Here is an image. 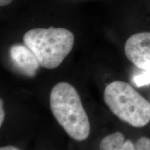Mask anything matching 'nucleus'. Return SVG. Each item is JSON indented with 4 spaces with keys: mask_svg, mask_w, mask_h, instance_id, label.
Returning <instances> with one entry per match:
<instances>
[{
    "mask_svg": "<svg viewBox=\"0 0 150 150\" xmlns=\"http://www.w3.org/2000/svg\"><path fill=\"white\" fill-rule=\"evenodd\" d=\"M50 108L56 121L76 141H83L91 133V124L77 91L70 83L60 82L52 88Z\"/></svg>",
    "mask_w": 150,
    "mask_h": 150,
    "instance_id": "nucleus-1",
    "label": "nucleus"
},
{
    "mask_svg": "<svg viewBox=\"0 0 150 150\" xmlns=\"http://www.w3.org/2000/svg\"><path fill=\"white\" fill-rule=\"evenodd\" d=\"M24 43L46 69H55L72 51L74 36L64 28H35L24 33Z\"/></svg>",
    "mask_w": 150,
    "mask_h": 150,
    "instance_id": "nucleus-2",
    "label": "nucleus"
},
{
    "mask_svg": "<svg viewBox=\"0 0 150 150\" xmlns=\"http://www.w3.org/2000/svg\"><path fill=\"white\" fill-rule=\"evenodd\" d=\"M106 104L120 120L134 127H142L150 122V103L130 84L114 81L104 92Z\"/></svg>",
    "mask_w": 150,
    "mask_h": 150,
    "instance_id": "nucleus-3",
    "label": "nucleus"
},
{
    "mask_svg": "<svg viewBox=\"0 0 150 150\" xmlns=\"http://www.w3.org/2000/svg\"><path fill=\"white\" fill-rule=\"evenodd\" d=\"M125 54L140 70L150 71V32L135 33L125 45Z\"/></svg>",
    "mask_w": 150,
    "mask_h": 150,
    "instance_id": "nucleus-4",
    "label": "nucleus"
},
{
    "mask_svg": "<svg viewBox=\"0 0 150 150\" xmlns=\"http://www.w3.org/2000/svg\"><path fill=\"white\" fill-rule=\"evenodd\" d=\"M9 56L17 70L29 77L35 76L41 66L36 56L25 44H15L11 46Z\"/></svg>",
    "mask_w": 150,
    "mask_h": 150,
    "instance_id": "nucleus-5",
    "label": "nucleus"
},
{
    "mask_svg": "<svg viewBox=\"0 0 150 150\" xmlns=\"http://www.w3.org/2000/svg\"><path fill=\"white\" fill-rule=\"evenodd\" d=\"M99 150H136V148L131 140H125L123 134L115 132L101 140Z\"/></svg>",
    "mask_w": 150,
    "mask_h": 150,
    "instance_id": "nucleus-6",
    "label": "nucleus"
},
{
    "mask_svg": "<svg viewBox=\"0 0 150 150\" xmlns=\"http://www.w3.org/2000/svg\"><path fill=\"white\" fill-rule=\"evenodd\" d=\"M133 81L138 87L149 85L150 84V71L142 70L141 72L135 75Z\"/></svg>",
    "mask_w": 150,
    "mask_h": 150,
    "instance_id": "nucleus-7",
    "label": "nucleus"
},
{
    "mask_svg": "<svg viewBox=\"0 0 150 150\" xmlns=\"http://www.w3.org/2000/svg\"><path fill=\"white\" fill-rule=\"evenodd\" d=\"M136 150H150V138L146 136H142L136 140Z\"/></svg>",
    "mask_w": 150,
    "mask_h": 150,
    "instance_id": "nucleus-8",
    "label": "nucleus"
},
{
    "mask_svg": "<svg viewBox=\"0 0 150 150\" xmlns=\"http://www.w3.org/2000/svg\"><path fill=\"white\" fill-rule=\"evenodd\" d=\"M4 116L5 112L4 110V102L3 100L1 99L0 100V126H2V124L4 120Z\"/></svg>",
    "mask_w": 150,
    "mask_h": 150,
    "instance_id": "nucleus-9",
    "label": "nucleus"
},
{
    "mask_svg": "<svg viewBox=\"0 0 150 150\" xmlns=\"http://www.w3.org/2000/svg\"><path fill=\"white\" fill-rule=\"evenodd\" d=\"M0 150H20V149H18V147H15V146L8 145V146H5V147H1L0 148Z\"/></svg>",
    "mask_w": 150,
    "mask_h": 150,
    "instance_id": "nucleus-10",
    "label": "nucleus"
},
{
    "mask_svg": "<svg viewBox=\"0 0 150 150\" xmlns=\"http://www.w3.org/2000/svg\"><path fill=\"white\" fill-rule=\"evenodd\" d=\"M13 0H0V6H6L10 4Z\"/></svg>",
    "mask_w": 150,
    "mask_h": 150,
    "instance_id": "nucleus-11",
    "label": "nucleus"
}]
</instances>
